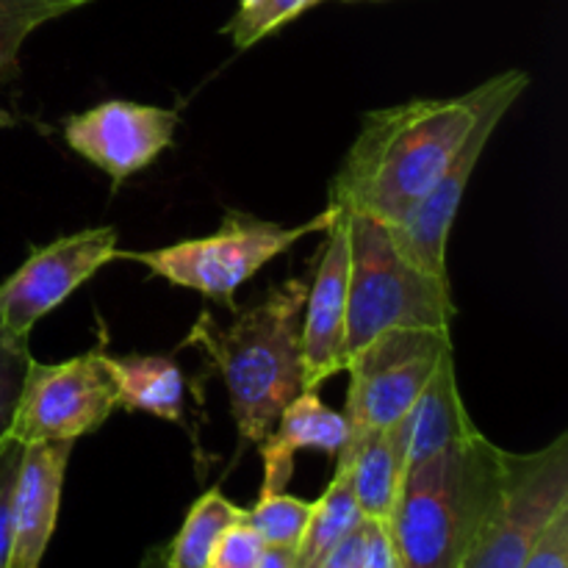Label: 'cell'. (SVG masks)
I'll use <instances>...</instances> for the list:
<instances>
[{
    "instance_id": "cell-1",
    "label": "cell",
    "mask_w": 568,
    "mask_h": 568,
    "mask_svg": "<svg viewBox=\"0 0 568 568\" xmlns=\"http://www.w3.org/2000/svg\"><path fill=\"white\" fill-rule=\"evenodd\" d=\"M475 89L460 98H416L364 116L331 183V205L399 225L430 194L475 122Z\"/></svg>"
},
{
    "instance_id": "cell-2",
    "label": "cell",
    "mask_w": 568,
    "mask_h": 568,
    "mask_svg": "<svg viewBox=\"0 0 568 568\" xmlns=\"http://www.w3.org/2000/svg\"><path fill=\"white\" fill-rule=\"evenodd\" d=\"M305 297L308 283L288 277L261 303L231 311V325L203 311L183 338L203 349L225 381L233 425L244 444L258 447L281 410L305 392L300 349Z\"/></svg>"
},
{
    "instance_id": "cell-3",
    "label": "cell",
    "mask_w": 568,
    "mask_h": 568,
    "mask_svg": "<svg viewBox=\"0 0 568 568\" xmlns=\"http://www.w3.org/2000/svg\"><path fill=\"white\" fill-rule=\"evenodd\" d=\"M508 449L475 433L410 464L388 530L403 568H460L503 497Z\"/></svg>"
},
{
    "instance_id": "cell-4",
    "label": "cell",
    "mask_w": 568,
    "mask_h": 568,
    "mask_svg": "<svg viewBox=\"0 0 568 568\" xmlns=\"http://www.w3.org/2000/svg\"><path fill=\"white\" fill-rule=\"evenodd\" d=\"M347 214V211H344ZM349 294L347 358L364 344L397 327L449 331L458 316L447 277L427 275L397 247L392 227L364 214H347Z\"/></svg>"
},
{
    "instance_id": "cell-5",
    "label": "cell",
    "mask_w": 568,
    "mask_h": 568,
    "mask_svg": "<svg viewBox=\"0 0 568 568\" xmlns=\"http://www.w3.org/2000/svg\"><path fill=\"white\" fill-rule=\"evenodd\" d=\"M338 209L327 205L322 214L303 225H277V222L258 220L253 214L231 211L222 227L203 239H183L161 250H144V253H120L116 258L144 264L155 277H164L172 286L200 292L211 303L225 305L236 311L233 294L258 275L272 258L286 253L288 247L311 233H325L336 220ZM114 258V261H116Z\"/></svg>"
},
{
    "instance_id": "cell-6",
    "label": "cell",
    "mask_w": 568,
    "mask_h": 568,
    "mask_svg": "<svg viewBox=\"0 0 568 568\" xmlns=\"http://www.w3.org/2000/svg\"><path fill=\"white\" fill-rule=\"evenodd\" d=\"M449 353H455L449 331L397 327L381 333L358 353L349 355L344 366L349 375L344 405L349 438L344 447H353L361 438L397 425L414 408L422 388Z\"/></svg>"
},
{
    "instance_id": "cell-7",
    "label": "cell",
    "mask_w": 568,
    "mask_h": 568,
    "mask_svg": "<svg viewBox=\"0 0 568 568\" xmlns=\"http://www.w3.org/2000/svg\"><path fill=\"white\" fill-rule=\"evenodd\" d=\"M527 87H530V75L525 70L499 72V75L488 78L480 87H475V122H471L469 133H466L464 142L453 153V159H449L444 175L438 178L436 186L416 205V211L408 220L399 222V225H388L392 227L394 242L403 250L405 258L419 266V270H425L427 275L447 277L449 281V231H453V222L458 216L460 203H464L471 172L480 164L488 139L494 136L497 125L505 120L510 105L525 94Z\"/></svg>"
},
{
    "instance_id": "cell-8",
    "label": "cell",
    "mask_w": 568,
    "mask_h": 568,
    "mask_svg": "<svg viewBox=\"0 0 568 568\" xmlns=\"http://www.w3.org/2000/svg\"><path fill=\"white\" fill-rule=\"evenodd\" d=\"M120 408L109 353L89 349L61 364L28 366L9 438L28 444H75L111 419Z\"/></svg>"
},
{
    "instance_id": "cell-9",
    "label": "cell",
    "mask_w": 568,
    "mask_h": 568,
    "mask_svg": "<svg viewBox=\"0 0 568 568\" xmlns=\"http://www.w3.org/2000/svg\"><path fill=\"white\" fill-rule=\"evenodd\" d=\"M568 503V436L505 458L503 497L460 568H521L538 536Z\"/></svg>"
},
{
    "instance_id": "cell-10",
    "label": "cell",
    "mask_w": 568,
    "mask_h": 568,
    "mask_svg": "<svg viewBox=\"0 0 568 568\" xmlns=\"http://www.w3.org/2000/svg\"><path fill=\"white\" fill-rule=\"evenodd\" d=\"M116 227L100 225L33 247L20 270L0 283V325L14 336H31L42 316L116 258Z\"/></svg>"
},
{
    "instance_id": "cell-11",
    "label": "cell",
    "mask_w": 568,
    "mask_h": 568,
    "mask_svg": "<svg viewBox=\"0 0 568 568\" xmlns=\"http://www.w3.org/2000/svg\"><path fill=\"white\" fill-rule=\"evenodd\" d=\"M178 122L181 116L172 109L105 100L72 114L64 125V139L81 159L103 170L116 189L170 148Z\"/></svg>"
},
{
    "instance_id": "cell-12",
    "label": "cell",
    "mask_w": 568,
    "mask_h": 568,
    "mask_svg": "<svg viewBox=\"0 0 568 568\" xmlns=\"http://www.w3.org/2000/svg\"><path fill=\"white\" fill-rule=\"evenodd\" d=\"M327 242L316 264L303 311V386L316 392L347 366V294H349V225L338 209L325 231Z\"/></svg>"
},
{
    "instance_id": "cell-13",
    "label": "cell",
    "mask_w": 568,
    "mask_h": 568,
    "mask_svg": "<svg viewBox=\"0 0 568 568\" xmlns=\"http://www.w3.org/2000/svg\"><path fill=\"white\" fill-rule=\"evenodd\" d=\"M75 444H28L22 447L11 505L9 568H39L53 538L64 491L67 464Z\"/></svg>"
},
{
    "instance_id": "cell-14",
    "label": "cell",
    "mask_w": 568,
    "mask_h": 568,
    "mask_svg": "<svg viewBox=\"0 0 568 568\" xmlns=\"http://www.w3.org/2000/svg\"><path fill=\"white\" fill-rule=\"evenodd\" d=\"M277 430L258 444L264 460V483L261 494L286 491L294 475V455L300 449H320L336 458L349 438L347 416L333 410L320 399V394L305 388L277 416Z\"/></svg>"
},
{
    "instance_id": "cell-15",
    "label": "cell",
    "mask_w": 568,
    "mask_h": 568,
    "mask_svg": "<svg viewBox=\"0 0 568 568\" xmlns=\"http://www.w3.org/2000/svg\"><path fill=\"white\" fill-rule=\"evenodd\" d=\"M336 466H347L353 494L364 519L388 525L397 508L399 488L408 471V430L405 416L397 425L361 438L336 455Z\"/></svg>"
},
{
    "instance_id": "cell-16",
    "label": "cell",
    "mask_w": 568,
    "mask_h": 568,
    "mask_svg": "<svg viewBox=\"0 0 568 568\" xmlns=\"http://www.w3.org/2000/svg\"><path fill=\"white\" fill-rule=\"evenodd\" d=\"M405 430H408V466L480 433L460 397L455 353L438 364L414 408L405 414Z\"/></svg>"
},
{
    "instance_id": "cell-17",
    "label": "cell",
    "mask_w": 568,
    "mask_h": 568,
    "mask_svg": "<svg viewBox=\"0 0 568 568\" xmlns=\"http://www.w3.org/2000/svg\"><path fill=\"white\" fill-rule=\"evenodd\" d=\"M109 369L116 383L120 408L142 410L161 422H183V399H186V381L181 366L164 355H122L111 358Z\"/></svg>"
},
{
    "instance_id": "cell-18",
    "label": "cell",
    "mask_w": 568,
    "mask_h": 568,
    "mask_svg": "<svg viewBox=\"0 0 568 568\" xmlns=\"http://www.w3.org/2000/svg\"><path fill=\"white\" fill-rule=\"evenodd\" d=\"M361 519L364 516L355 503L349 469L336 466L333 480L327 483L325 494L314 503L308 527H305L303 538L294 549V568H314L344 536H349L361 525Z\"/></svg>"
},
{
    "instance_id": "cell-19",
    "label": "cell",
    "mask_w": 568,
    "mask_h": 568,
    "mask_svg": "<svg viewBox=\"0 0 568 568\" xmlns=\"http://www.w3.org/2000/svg\"><path fill=\"white\" fill-rule=\"evenodd\" d=\"M247 510L233 505L220 488L205 491L197 503L189 508L181 530L172 538L170 547H164V560L170 568H205L216 541L231 525L244 519Z\"/></svg>"
},
{
    "instance_id": "cell-20",
    "label": "cell",
    "mask_w": 568,
    "mask_h": 568,
    "mask_svg": "<svg viewBox=\"0 0 568 568\" xmlns=\"http://www.w3.org/2000/svg\"><path fill=\"white\" fill-rule=\"evenodd\" d=\"M92 0H0V81H9L17 75V59L20 48L39 26Z\"/></svg>"
},
{
    "instance_id": "cell-21",
    "label": "cell",
    "mask_w": 568,
    "mask_h": 568,
    "mask_svg": "<svg viewBox=\"0 0 568 568\" xmlns=\"http://www.w3.org/2000/svg\"><path fill=\"white\" fill-rule=\"evenodd\" d=\"M314 503L292 497L286 491L261 494L258 503L244 514L247 525L264 538L266 547L297 549L305 527H308Z\"/></svg>"
},
{
    "instance_id": "cell-22",
    "label": "cell",
    "mask_w": 568,
    "mask_h": 568,
    "mask_svg": "<svg viewBox=\"0 0 568 568\" xmlns=\"http://www.w3.org/2000/svg\"><path fill=\"white\" fill-rule=\"evenodd\" d=\"M316 3L322 0H250V3L239 6V11L222 31L231 37L239 50H247Z\"/></svg>"
},
{
    "instance_id": "cell-23",
    "label": "cell",
    "mask_w": 568,
    "mask_h": 568,
    "mask_svg": "<svg viewBox=\"0 0 568 568\" xmlns=\"http://www.w3.org/2000/svg\"><path fill=\"white\" fill-rule=\"evenodd\" d=\"M31 361L33 358L28 353V338L14 336L9 327L0 325V444L9 438V427L11 419H14L22 383H26Z\"/></svg>"
},
{
    "instance_id": "cell-24",
    "label": "cell",
    "mask_w": 568,
    "mask_h": 568,
    "mask_svg": "<svg viewBox=\"0 0 568 568\" xmlns=\"http://www.w3.org/2000/svg\"><path fill=\"white\" fill-rule=\"evenodd\" d=\"M264 549V538L242 519L222 532L205 568H258Z\"/></svg>"
},
{
    "instance_id": "cell-25",
    "label": "cell",
    "mask_w": 568,
    "mask_h": 568,
    "mask_svg": "<svg viewBox=\"0 0 568 568\" xmlns=\"http://www.w3.org/2000/svg\"><path fill=\"white\" fill-rule=\"evenodd\" d=\"M22 444L6 438L0 444V568H9L11 555V505H14L17 475H20Z\"/></svg>"
},
{
    "instance_id": "cell-26",
    "label": "cell",
    "mask_w": 568,
    "mask_h": 568,
    "mask_svg": "<svg viewBox=\"0 0 568 568\" xmlns=\"http://www.w3.org/2000/svg\"><path fill=\"white\" fill-rule=\"evenodd\" d=\"M521 568H568V503L544 527Z\"/></svg>"
},
{
    "instance_id": "cell-27",
    "label": "cell",
    "mask_w": 568,
    "mask_h": 568,
    "mask_svg": "<svg viewBox=\"0 0 568 568\" xmlns=\"http://www.w3.org/2000/svg\"><path fill=\"white\" fill-rule=\"evenodd\" d=\"M361 568H403L388 525L364 519V555Z\"/></svg>"
},
{
    "instance_id": "cell-28",
    "label": "cell",
    "mask_w": 568,
    "mask_h": 568,
    "mask_svg": "<svg viewBox=\"0 0 568 568\" xmlns=\"http://www.w3.org/2000/svg\"><path fill=\"white\" fill-rule=\"evenodd\" d=\"M361 555H364V519L349 536H344L325 558L314 568H361Z\"/></svg>"
},
{
    "instance_id": "cell-29",
    "label": "cell",
    "mask_w": 568,
    "mask_h": 568,
    "mask_svg": "<svg viewBox=\"0 0 568 568\" xmlns=\"http://www.w3.org/2000/svg\"><path fill=\"white\" fill-rule=\"evenodd\" d=\"M258 568H294V549L266 547Z\"/></svg>"
},
{
    "instance_id": "cell-30",
    "label": "cell",
    "mask_w": 568,
    "mask_h": 568,
    "mask_svg": "<svg viewBox=\"0 0 568 568\" xmlns=\"http://www.w3.org/2000/svg\"><path fill=\"white\" fill-rule=\"evenodd\" d=\"M139 568H170L164 560V547H150L139 560Z\"/></svg>"
},
{
    "instance_id": "cell-31",
    "label": "cell",
    "mask_w": 568,
    "mask_h": 568,
    "mask_svg": "<svg viewBox=\"0 0 568 568\" xmlns=\"http://www.w3.org/2000/svg\"><path fill=\"white\" fill-rule=\"evenodd\" d=\"M244 3H250V0H239V6H244Z\"/></svg>"
}]
</instances>
